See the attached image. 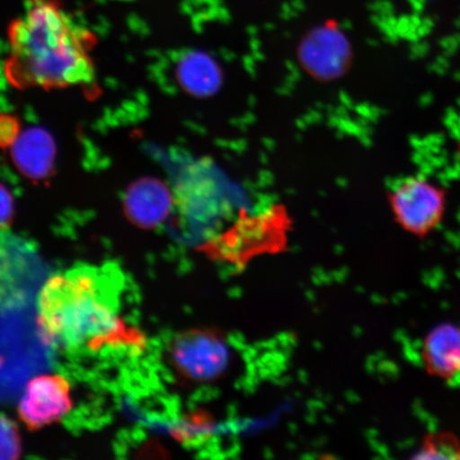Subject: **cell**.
<instances>
[{"label": "cell", "instance_id": "cell-11", "mask_svg": "<svg viewBox=\"0 0 460 460\" xmlns=\"http://www.w3.org/2000/svg\"><path fill=\"white\" fill-rule=\"evenodd\" d=\"M19 161L29 172H42L45 165H49L50 146L45 137L34 136L21 144Z\"/></svg>", "mask_w": 460, "mask_h": 460}, {"label": "cell", "instance_id": "cell-7", "mask_svg": "<svg viewBox=\"0 0 460 460\" xmlns=\"http://www.w3.org/2000/svg\"><path fill=\"white\" fill-rule=\"evenodd\" d=\"M32 250L24 241L0 233V306H7L25 295L27 262L33 258Z\"/></svg>", "mask_w": 460, "mask_h": 460}, {"label": "cell", "instance_id": "cell-6", "mask_svg": "<svg viewBox=\"0 0 460 460\" xmlns=\"http://www.w3.org/2000/svg\"><path fill=\"white\" fill-rule=\"evenodd\" d=\"M71 384L61 376H41L27 384L17 413L29 430L60 422L73 410Z\"/></svg>", "mask_w": 460, "mask_h": 460}, {"label": "cell", "instance_id": "cell-10", "mask_svg": "<svg viewBox=\"0 0 460 460\" xmlns=\"http://www.w3.org/2000/svg\"><path fill=\"white\" fill-rule=\"evenodd\" d=\"M181 77L183 84L198 94L211 93L220 82V74L215 62L201 54L187 58L181 68Z\"/></svg>", "mask_w": 460, "mask_h": 460}, {"label": "cell", "instance_id": "cell-16", "mask_svg": "<svg viewBox=\"0 0 460 460\" xmlns=\"http://www.w3.org/2000/svg\"><path fill=\"white\" fill-rule=\"evenodd\" d=\"M13 217V204L10 195L0 187V233L9 229Z\"/></svg>", "mask_w": 460, "mask_h": 460}, {"label": "cell", "instance_id": "cell-5", "mask_svg": "<svg viewBox=\"0 0 460 460\" xmlns=\"http://www.w3.org/2000/svg\"><path fill=\"white\" fill-rule=\"evenodd\" d=\"M390 204L401 226L424 237L441 222L446 208L444 190L417 178H410L394 189Z\"/></svg>", "mask_w": 460, "mask_h": 460}, {"label": "cell", "instance_id": "cell-9", "mask_svg": "<svg viewBox=\"0 0 460 460\" xmlns=\"http://www.w3.org/2000/svg\"><path fill=\"white\" fill-rule=\"evenodd\" d=\"M347 54V42L332 27L316 29L302 46L303 59L318 76L329 77L341 72Z\"/></svg>", "mask_w": 460, "mask_h": 460}, {"label": "cell", "instance_id": "cell-17", "mask_svg": "<svg viewBox=\"0 0 460 460\" xmlns=\"http://www.w3.org/2000/svg\"><path fill=\"white\" fill-rule=\"evenodd\" d=\"M459 156H460V149H459Z\"/></svg>", "mask_w": 460, "mask_h": 460}, {"label": "cell", "instance_id": "cell-12", "mask_svg": "<svg viewBox=\"0 0 460 460\" xmlns=\"http://www.w3.org/2000/svg\"><path fill=\"white\" fill-rule=\"evenodd\" d=\"M214 418L205 411L190 413L175 430V436L182 442L205 441L215 433Z\"/></svg>", "mask_w": 460, "mask_h": 460}, {"label": "cell", "instance_id": "cell-15", "mask_svg": "<svg viewBox=\"0 0 460 460\" xmlns=\"http://www.w3.org/2000/svg\"><path fill=\"white\" fill-rule=\"evenodd\" d=\"M19 120L10 115H0V146H13L19 137Z\"/></svg>", "mask_w": 460, "mask_h": 460}, {"label": "cell", "instance_id": "cell-2", "mask_svg": "<svg viewBox=\"0 0 460 460\" xmlns=\"http://www.w3.org/2000/svg\"><path fill=\"white\" fill-rule=\"evenodd\" d=\"M119 276L105 267L78 266L46 281L38 321L46 341L67 350L139 343L119 316Z\"/></svg>", "mask_w": 460, "mask_h": 460}, {"label": "cell", "instance_id": "cell-13", "mask_svg": "<svg viewBox=\"0 0 460 460\" xmlns=\"http://www.w3.org/2000/svg\"><path fill=\"white\" fill-rule=\"evenodd\" d=\"M415 458H460V441L452 435L429 436Z\"/></svg>", "mask_w": 460, "mask_h": 460}, {"label": "cell", "instance_id": "cell-8", "mask_svg": "<svg viewBox=\"0 0 460 460\" xmlns=\"http://www.w3.org/2000/svg\"><path fill=\"white\" fill-rule=\"evenodd\" d=\"M422 358L431 376L452 379L460 374V326L440 324L423 343Z\"/></svg>", "mask_w": 460, "mask_h": 460}, {"label": "cell", "instance_id": "cell-3", "mask_svg": "<svg viewBox=\"0 0 460 460\" xmlns=\"http://www.w3.org/2000/svg\"><path fill=\"white\" fill-rule=\"evenodd\" d=\"M288 226L285 212L276 208L241 216L226 232L207 240L205 252L218 261L243 266L256 256L280 251L286 244Z\"/></svg>", "mask_w": 460, "mask_h": 460}, {"label": "cell", "instance_id": "cell-14", "mask_svg": "<svg viewBox=\"0 0 460 460\" xmlns=\"http://www.w3.org/2000/svg\"><path fill=\"white\" fill-rule=\"evenodd\" d=\"M20 429L13 419L0 415V460L19 459L22 453Z\"/></svg>", "mask_w": 460, "mask_h": 460}, {"label": "cell", "instance_id": "cell-4", "mask_svg": "<svg viewBox=\"0 0 460 460\" xmlns=\"http://www.w3.org/2000/svg\"><path fill=\"white\" fill-rule=\"evenodd\" d=\"M170 365L182 382L214 384L226 376L234 362L232 345L222 332L191 329L177 333L168 349Z\"/></svg>", "mask_w": 460, "mask_h": 460}, {"label": "cell", "instance_id": "cell-1", "mask_svg": "<svg viewBox=\"0 0 460 460\" xmlns=\"http://www.w3.org/2000/svg\"><path fill=\"white\" fill-rule=\"evenodd\" d=\"M4 72L19 90H62L94 83L93 34L55 0H31L9 26Z\"/></svg>", "mask_w": 460, "mask_h": 460}]
</instances>
